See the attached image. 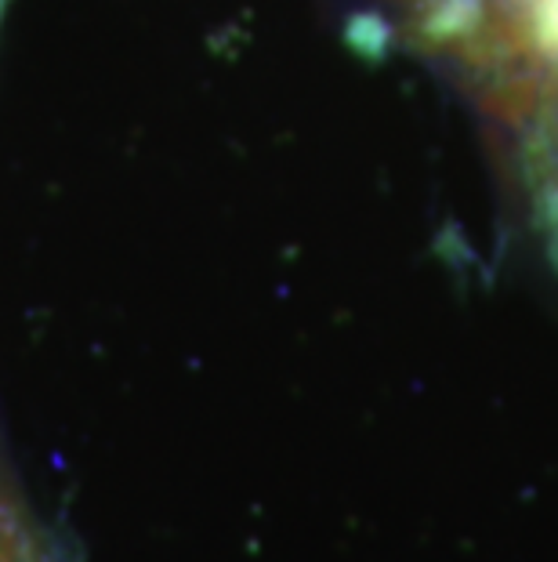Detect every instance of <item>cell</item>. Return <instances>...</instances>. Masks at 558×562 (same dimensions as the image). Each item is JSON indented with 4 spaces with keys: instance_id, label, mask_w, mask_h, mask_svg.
I'll list each match as a JSON object with an SVG mask.
<instances>
[{
    "instance_id": "6da1fadb",
    "label": "cell",
    "mask_w": 558,
    "mask_h": 562,
    "mask_svg": "<svg viewBox=\"0 0 558 562\" xmlns=\"http://www.w3.org/2000/svg\"><path fill=\"white\" fill-rule=\"evenodd\" d=\"M522 4H526V8H529V0H522Z\"/></svg>"
}]
</instances>
